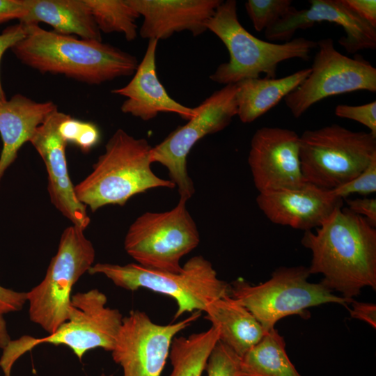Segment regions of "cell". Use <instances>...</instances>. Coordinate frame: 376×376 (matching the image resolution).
Returning <instances> with one entry per match:
<instances>
[{
  "label": "cell",
  "instance_id": "ba28073f",
  "mask_svg": "<svg viewBox=\"0 0 376 376\" xmlns=\"http://www.w3.org/2000/svg\"><path fill=\"white\" fill-rule=\"evenodd\" d=\"M310 275L308 267L304 266L281 267L268 281L256 285L237 279L230 285L229 295L247 308L266 331L288 315L308 318L306 313L308 308L326 303L346 306L352 302L334 295L321 283L309 282Z\"/></svg>",
  "mask_w": 376,
  "mask_h": 376
},
{
  "label": "cell",
  "instance_id": "83f0119b",
  "mask_svg": "<svg viewBox=\"0 0 376 376\" xmlns=\"http://www.w3.org/2000/svg\"><path fill=\"white\" fill-rule=\"evenodd\" d=\"M59 133L66 143H72L87 152L100 141V133L91 122L73 118L66 114L59 125Z\"/></svg>",
  "mask_w": 376,
  "mask_h": 376
},
{
  "label": "cell",
  "instance_id": "52a82bcc",
  "mask_svg": "<svg viewBox=\"0 0 376 376\" xmlns=\"http://www.w3.org/2000/svg\"><path fill=\"white\" fill-rule=\"evenodd\" d=\"M376 157V136L340 125L306 130L299 158L306 182L331 191L359 175Z\"/></svg>",
  "mask_w": 376,
  "mask_h": 376
},
{
  "label": "cell",
  "instance_id": "9c48e42d",
  "mask_svg": "<svg viewBox=\"0 0 376 376\" xmlns=\"http://www.w3.org/2000/svg\"><path fill=\"white\" fill-rule=\"evenodd\" d=\"M95 257L83 229L72 225L63 230L44 279L26 292L30 320L48 334L68 320L72 289L88 272Z\"/></svg>",
  "mask_w": 376,
  "mask_h": 376
},
{
  "label": "cell",
  "instance_id": "30bf717a",
  "mask_svg": "<svg viewBox=\"0 0 376 376\" xmlns=\"http://www.w3.org/2000/svg\"><path fill=\"white\" fill-rule=\"evenodd\" d=\"M187 200L180 198L171 210L146 212L129 227L124 240L127 253L147 268L179 272L181 258L200 242L196 225L187 210Z\"/></svg>",
  "mask_w": 376,
  "mask_h": 376
},
{
  "label": "cell",
  "instance_id": "d6986e66",
  "mask_svg": "<svg viewBox=\"0 0 376 376\" xmlns=\"http://www.w3.org/2000/svg\"><path fill=\"white\" fill-rule=\"evenodd\" d=\"M158 41L149 40L131 81L111 93L126 97L120 107L123 113L143 120H150L162 112L174 113L189 120L196 113L195 107H186L173 99L158 79L156 68Z\"/></svg>",
  "mask_w": 376,
  "mask_h": 376
},
{
  "label": "cell",
  "instance_id": "f1b7e54d",
  "mask_svg": "<svg viewBox=\"0 0 376 376\" xmlns=\"http://www.w3.org/2000/svg\"><path fill=\"white\" fill-rule=\"evenodd\" d=\"M240 357L221 341H218L208 358L205 370L207 376H239Z\"/></svg>",
  "mask_w": 376,
  "mask_h": 376
},
{
  "label": "cell",
  "instance_id": "4fadbf2b",
  "mask_svg": "<svg viewBox=\"0 0 376 376\" xmlns=\"http://www.w3.org/2000/svg\"><path fill=\"white\" fill-rule=\"evenodd\" d=\"M201 315L195 311L184 320L162 325L145 313L133 310L123 317L111 356L123 376H161L173 339Z\"/></svg>",
  "mask_w": 376,
  "mask_h": 376
},
{
  "label": "cell",
  "instance_id": "603a6c76",
  "mask_svg": "<svg viewBox=\"0 0 376 376\" xmlns=\"http://www.w3.org/2000/svg\"><path fill=\"white\" fill-rule=\"evenodd\" d=\"M311 68L299 70L286 77L253 78L237 84V115L244 123L253 122L274 107L308 76Z\"/></svg>",
  "mask_w": 376,
  "mask_h": 376
},
{
  "label": "cell",
  "instance_id": "484cf974",
  "mask_svg": "<svg viewBox=\"0 0 376 376\" xmlns=\"http://www.w3.org/2000/svg\"><path fill=\"white\" fill-rule=\"evenodd\" d=\"M100 32L123 33L127 41L137 37L138 12L128 0H85Z\"/></svg>",
  "mask_w": 376,
  "mask_h": 376
},
{
  "label": "cell",
  "instance_id": "9a60e30c",
  "mask_svg": "<svg viewBox=\"0 0 376 376\" xmlns=\"http://www.w3.org/2000/svg\"><path fill=\"white\" fill-rule=\"evenodd\" d=\"M310 7L298 10L291 7L288 12L265 30L271 42L290 40L298 29H306L315 23L328 22L341 26L345 36L338 43L351 54L376 48V28L361 19L344 0H310Z\"/></svg>",
  "mask_w": 376,
  "mask_h": 376
},
{
  "label": "cell",
  "instance_id": "d6a6232c",
  "mask_svg": "<svg viewBox=\"0 0 376 376\" xmlns=\"http://www.w3.org/2000/svg\"><path fill=\"white\" fill-rule=\"evenodd\" d=\"M27 302L26 292L0 285V311L3 313L19 311Z\"/></svg>",
  "mask_w": 376,
  "mask_h": 376
},
{
  "label": "cell",
  "instance_id": "e0dca14e",
  "mask_svg": "<svg viewBox=\"0 0 376 376\" xmlns=\"http://www.w3.org/2000/svg\"><path fill=\"white\" fill-rule=\"evenodd\" d=\"M256 203L271 222L305 232L320 227L342 207L343 199L306 182L298 188L259 193Z\"/></svg>",
  "mask_w": 376,
  "mask_h": 376
},
{
  "label": "cell",
  "instance_id": "d590c367",
  "mask_svg": "<svg viewBox=\"0 0 376 376\" xmlns=\"http://www.w3.org/2000/svg\"><path fill=\"white\" fill-rule=\"evenodd\" d=\"M346 4L361 19L376 28L375 0H344Z\"/></svg>",
  "mask_w": 376,
  "mask_h": 376
},
{
  "label": "cell",
  "instance_id": "7a4b0ae2",
  "mask_svg": "<svg viewBox=\"0 0 376 376\" xmlns=\"http://www.w3.org/2000/svg\"><path fill=\"white\" fill-rule=\"evenodd\" d=\"M23 26L25 36L11 50L21 63L40 73L98 85L131 76L139 65L134 55L102 41L78 39L38 24Z\"/></svg>",
  "mask_w": 376,
  "mask_h": 376
},
{
  "label": "cell",
  "instance_id": "2e32d148",
  "mask_svg": "<svg viewBox=\"0 0 376 376\" xmlns=\"http://www.w3.org/2000/svg\"><path fill=\"white\" fill-rule=\"evenodd\" d=\"M67 113H52L35 131L29 142L42 159L46 167L47 190L52 203L72 225L84 230L91 219L86 207L77 198L75 185L68 173L65 148L67 143L59 133V125Z\"/></svg>",
  "mask_w": 376,
  "mask_h": 376
},
{
  "label": "cell",
  "instance_id": "6da1fadb",
  "mask_svg": "<svg viewBox=\"0 0 376 376\" xmlns=\"http://www.w3.org/2000/svg\"><path fill=\"white\" fill-rule=\"evenodd\" d=\"M301 242L312 253L310 274H322L327 289L350 300L364 287L375 290L376 229L365 218L339 207Z\"/></svg>",
  "mask_w": 376,
  "mask_h": 376
},
{
  "label": "cell",
  "instance_id": "277c9868",
  "mask_svg": "<svg viewBox=\"0 0 376 376\" xmlns=\"http://www.w3.org/2000/svg\"><path fill=\"white\" fill-rule=\"evenodd\" d=\"M207 29L224 44L229 60L220 64L210 79L216 83L235 84L247 79L275 78L281 62L292 58L308 61L317 42L302 37L277 43L260 40L240 22L235 0L222 1L208 20Z\"/></svg>",
  "mask_w": 376,
  "mask_h": 376
},
{
  "label": "cell",
  "instance_id": "5b68a950",
  "mask_svg": "<svg viewBox=\"0 0 376 376\" xmlns=\"http://www.w3.org/2000/svg\"><path fill=\"white\" fill-rule=\"evenodd\" d=\"M107 297L98 289L71 296L68 320L47 336L28 335L10 340L0 357L3 376H11L15 363L23 354L43 343L65 345L81 361L88 351L102 348L111 352L123 322L119 310L107 306Z\"/></svg>",
  "mask_w": 376,
  "mask_h": 376
},
{
  "label": "cell",
  "instance_id": "4dcf8cb0",
  "mask_svg": "<svg viewBox=\"0 0 376 376\" xmlns=\"http://www.w3.org/2000/svg\"><path fill=\"white\" fill-rule=\"evenodd\" d=\"M334 112L338 117L359 122L368 128L369 132L376 136L375 100L358 106L338 104Z\"/></svg>",
  "mask_w": 376,
  "mask_h": 376
},
{
  "label": "cell",
  "instance_id": "4316f807",
  "mask_svg": "<svg viewBox=\"0 0 376 376\" xmlns=\"http://www.w3.org/2000/svg\"><path fill=\"white\" fill-rule=\"evenodd\" d=\"M291 4V0H248L244 6L253 28L260 32L283 17Z\"/></svg>",
  "mask_w": 376,
  "mask_h": 376
},
{
  "label": "cell",
  "instance_id": "8fae6325",
  "mask_svg": "<svg viewBox=\"0 0 376 376\" xmlns=\"http://www.w3.org/2000/svg\"><path fill=\"white\" fill-rule=\"evenodd\" d=\"M236 84H228L196 107V113L178 127L162 142L152 147L150 162L166 167L170 180L178 188L180 198L189 199L195 192L187 159L194 146L206 135L221 131L237 115Z\"/></svg>",
  "mask_w": 376,
  "mask_h": 376
},
{
  "label": "cell",
  "instance_id": "74e56055",
  "mask_svg": "<svg viewBox=\"0 0 376 376\" xmlns=\"http://www.w3.org/2000/svg\"><path fill=\"white\" fill-rule=\"evenodd\" d=\"M3 313L0 311V348L3 349L10 341Z\"/></svg>",
  "mask_w": 376,
  "mask_h": 376
},
{
  "label": "cell",
  "instance_id": "cb8c5ba5",
  "mask_svg": "<svg viewBox=\"0 0 376 376\" xmlns=\"http://www.w3.org/2000/svg\"><path fill=\"white\" fill-rule=\"evenodd\" d=\"M239 376H301L290 361L284 338L274 328L240 357Z\"/></svg>",
  "mask_w": 376,
  "mask_h": 376
},
{
  "label": "cell",
  "instance_id": "e575fe53",
  "mask_svg": "<svg viewBox=\"0 0 376 376\" xmlns=\"http://www.w3.org/2000/svg\"><path fill=\"white\" fill-rule=\"evenodd\" d=\"M26 12L25 0H0V24L15 19L20 21Z\"/></svg>",
  "mask_w": 376,
  "mask_h": 376
},
{
  "label": "cell",
  "instance_id": "5bb4252c",
  "mask_svg": "<svg viewBox=\"0 0 376 376\" xmlns=\"http://www.w3.org/2000/svg\"><path fill=\"white\" fill-rule=\"evenodd\" d=\"M248 163L259 193L295 189L306 182L299 158V136L291 130L263 127L251 140Z\"/></svg>",
  "mask_w": 376,
  "mask_h": 376
},
{
  "label": "cell",
  "instance_id": "8d00e7d4",
  "mask_svg": "<svg viewBox=\"0 0 376 376\" xmlns=\"http://www.w3.org/2000/svg\"><path fill=\"white\" fill-rule=\"evenodd\" d=\"M352 318L363 320L373 328L376 327V306L373 304L352 301Z\"/></svg>",
  "mask_w": 376,
  "mask_h": 376
},
{
  "label": "cell",
  "instance_id": "44dd1931",
  "mask_svg": "<svg viewBox=\"0 0 376 376\" xmlns=\"http://www.w3.org/2000/svg\"><path fill=\"white\" fill-rule=\"evenodd\" d=\"M27 12L23 25L44 22L63 35L102 41L101 32L85 0H25Z\"/></svg>",
  "mask_w": 376,
  "mask_h": 376
},
{
  "label": "cell",
  "instance_id": "836d02e7",
  "mask_svg": "<svg viewBox=\"0 0 376 376\" xmlns=\"http://www.w3.org/2000/svg\"><path fill=\"white\" fill-rule=\"evenodd\" d=\"M347 208L376 226V199L375 198H360L346 199Z\"/></svg>",
  "mask_w": 376,
  "mask_h": 376
},
{
  "label": "cell",
  "instance_id": "f546056e",
  "mask_svg": "<svg viewBox=\"0 0 376 376\" xmlns=\"http://www.w3.org/2000/svg\"><path fill=\"white\" fill-rule=\"evenodd\" d=\"M331 191L334 196L341 199L354 194L366 196L375 193L376 157L359 175Z\"/></svg>",
  "mask_w": 376,
  "mask_h": 376
},
{
  "label": "cell",
  "instance_id": "ac0fdd59",
  "mask_svg": "<svg viewBox=\"0 0 376 376\" xmlns=\"http://www.w3.org/2000/svg\"><path fill=\"white\" fill-rule=\"evenodd\" d=\"M143 17L139 29L142 38L165 40L184 31L198 36L207 29L208 20L221 0H128Z\"/></svg>",
  "mask_w": 376,
  "mask_h": 376
},
{
  "label": "cell",
  "instance_id": "8992f818",
  "mask_svg": "<svg viewBox=\"0 0 376 376\" xmlns=\"http://www.w3.org/2000/svg\"><path fill=\"white\" fill-rule=\"evenodd\" d=\"M90 274H102L127 290L140 288L169 296L177 310L173 320L185 313L204 312L212 301L229 294L230 284L219 279L212 263L202 256L188 260L179 272L152 269L137 263H96Z\"/></svg>",
  "mask_w": 376,
  "mask_h": 376
},
{
  "label": "cell",
  "instance_id": "f35d334b",
  "mask_svg": "<svg viewBox=\"0 0 376 376\" xmlns=\"http://www.w3.org/2000/svg\"><path fill=\"white\" fill-rule=\"evenodd\" d=\"M100 376H113V374L107 375V374H106L104 373H102Z\"/></svg>",
  "mask_w": 376,
  "mask_h": 376
},
{
  "label": "cell",
  "instance_id": "d4e9b609",
  "mask_svg": "<svg viewBox=\"0 0 376 376\" xmlns=\"http://www.w3.org/2000/svg\"><path fill=\"white\" fill-rule=\"evenodd\" d=\"M219 340V330L213 326L187 337H175L169 356L172 365L170 376H201Z\"/></svg>",
  "mask_w": 376,
  "mask_h": 376
},
{
  "label": "cell",
  "instance_id": "7402d4cb",
  "mask_svg": "<svg viewBox=\"0 0 376 376\" xmlns=\"http://www.w3.org/2000/svg\"><path fill=\"white\" fill-rule=\"evenodd\" d=\"M204 312L205 318L218 329L219 340L240 357L267 332L253 314L229 294L210 302Z\"/></svg>",
  "mask_w": 376,
  "mask_h": 376
},
{
  "label": "cell",
  "instance_id": "7c38bea8",
  "mask_svg": "<svg viewBox=\"0 0 376 376\" xmlns=\"http://www.w3.org/2000/svg\"><path fill=\"white\" fill-rule=\"evenodd\" d=\"M317 47L310 74L284 98L297 118L330 96L357 91L376 92V68L361 55L350 58L342 54L330 38L317 42Z\"/></svg>",
  "mask_w": 376,
  "mask_h": 376
},
{
  "label": "cell",
  "instance_id": "1f68e13d",
  "mask_svg": "<svg viewBox=\"0 0 376 376\" xmlns=\"http://www.w3.org/2000/svg\"><path fill=\"white\" fill-rule=\"evenodd\" d=\"M25 36L24 26L17 24L6 27L0 34V63L3 55L8 49H11ZM6 96L3 88L0 77V101L6 100Z\"/></svg>",
  "mask_w": 376,
  "mask_h": 376
},
{
  "label": "cell",
  "instance_id": "ffe728a7",
  "mask_svg": "<svg viewBox=\"0 0 376 376\" xmlns=\"http://www.w3.org/2000/svg\"><path fill=\"white\" fill-rule=\"evenodd\" d=\"M57 110L52 101L36 102L19 93L0 101V181L23 144L29 142L36 130Z\"/></svg>",
  "mask_w": 376,
  "mask_h": 376
},
{
  "label": "cell",
  "instance_id": "3957f363",
  "mask_svg": "<svg viewBox=\"0 0 376 376\" xmlns=\"http://www.w3.org/2000/svg\"><path fill=\"white\" fill-rule=\"evenodd\" d=\"M151 148L146 139H136L118 129L91 172L75 185L78 200L95 212L108 205H124L134 196L151 189L175 188L170 180L153 173Z\"/></svg>",
  "mask_w": 376,
  "mask_h": 376
}]
</instances>
